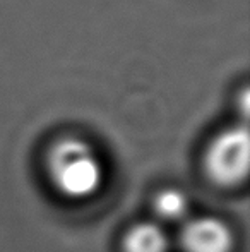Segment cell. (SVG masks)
Listing matches in <instances>:
<instances>
[{"label":"cell","mask_w":250,"mask_h":252,"mask_svg":"<svg viewBox=\"0 0 250 252\" xmlns=\"http://www.w3.org/2000/svg\"><path fill=\"white\" fill-rule=\"evenodd\" d=\"M190 209V199L182 189L167 187L161 189L153 199V211L158 218L165 221H180L187 218Z\"/></svg>","instance_id":"obj_5"},{"label":"cell","mask_w":250,"mask_h":252,"mask_svg":"<svg viewBox=\"0 0 250 252\" xmlns=\"http://www.w3.org/2000/svg\"><path fill=\"white\" fill-rule=\"evenodd\" d=\"M47 168L55 189L69 199H87L103 184V165L93 148L77 137H63L52 146Z\"/></svg>","instance_id":"obj_1"},{"label":"cell","mask_w":250,"mask_h":252,"mask_svg":"<svg viewBox=\"0 0 250 252\" xmlns=\"http://www.w3.org/2000/svg\"><path fill=\"white\" fill-rule=\"evenodd\" d=\"M180 242L185 252H231L235 239L223 220L202 215L185 223Z\"/></svg>","instance_id":"obj_3"},{"label":"cell","mask_w":250,"mask_h":252,"mask_svg":"<svg viewBox=\"0 0 250 252\" xmlns=\"http://www.w3.org/2000/svg\"><path fill=\"white\" fill-rule=\"evenodd\" d=\"M249 132L245 127H230L220 132L206 153V172L221 187L240 186L249 173Z\"/></svg>","instance_id":"obj_2"},{"label":"cell","mask_w":250,"mask_h":252,"mask_svg":"<svg viewBox=\"0 0 250 252\" xmlns=\"http://www.w3.org/2000/svg\"><path fill=\"white\" fill-rule=\"evenodd\" d=\"M122 249L124 252H168L170 240L158 223L140 221L125 233Z\"/></svg>","instance_id":"obj_4"}]
</instances>
